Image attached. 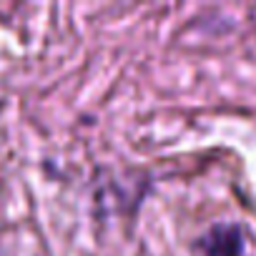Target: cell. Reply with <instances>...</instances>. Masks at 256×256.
<instances>
[{"instance_id": "1", "label": "cell", "mask_w": 256, "mask_h": 256, "mask_svg": "<svg viewBox=\"0 0 256 256\" xmlns=\"http://www.w3.org/2000/svg\"><path fill=\"white\" fill-rule=\"evenodd\" d=\"M244 231L236 224H216L196 241L198 256H244Z\"/></svg>"}]
</instances>
